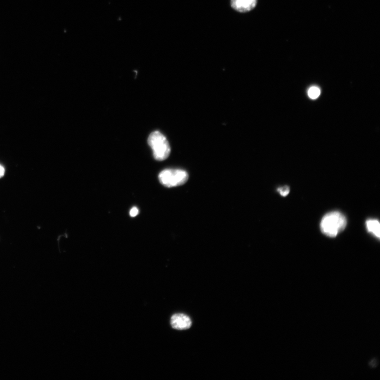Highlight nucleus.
<instances>
[{"label":"nucleus","mask_w":380,"mask_h":380,"mask_svg":"<svg viewBox=\"0 0 380 380\" xmlns=\"http://www.w3.org/2000/svg\"><path fill=\"white\" fill-rule=\"evenodd\" d=\"M321 94V91L317 87L314 86L310 88L308 91V95L312 99H316Z\"/></svg>","instance_id":"7"},{"label":"nucleus","mask_w":380,"mask_h":380,"mask_svg":"<svg viewBox=\"0 0 380 380\" xmlns=\"http://www.w3.org/2000/svg\"><path fill=\"white\" fill-rule=\"evenodd\" d=\"M189 179L188 173L180 169H166L158 175V179L163 186L173 188L185 185Z\"/></svg>","instance_id":"3"},{"label":"nucleus","mask_w":380,"mask_h":380,"mask_svg":"<svg viewBox=\"0 0 380 380\" xmlns=\"http://www.w3.org/2000/svg\"><path fill=\"white\" fill-rule=\"evenodd\" d=\"M376 365H377V361L375 359H372V361L370 363V366L372 368L376 367Z\"/></svg>","instance_id":"11"},{"label":"nucleus","mask_w":380,"mask_h":380,"mask_svg":"<svg viewBox=\"0 0 380 380\" xmlns=\"http://www.w3.org/2000/svg\"><path fill=\"white\" fill-rule=\"evenodd\" d=\"M278 191L281 195L286 196L289 194L290 190L288 187L285 186L282 188H279L278 189Z\"/></svg>","instance_id":"8"},{"label":"nucleus","mask_w":380,"mask_h":380,"mask_svg":"<svg viewBox=\"0 0 380 380\" xmlns=\"http://www.w3.org/2000/svg\"><path fill=\"white\" fill-rule=\"evenodd\" d=\"M148 144L153 150L154 158L157 161H164L169 156L171 152L169 143L161 132L152 133L148 138Z\"/></svg>","instance_id":"2"},{"label":"nucleus","mask_w":380,"mask_h":380,"mask_svg":"<svg viewBox=\"0 0 380 380\" xmlns=\"http://www.w3.org/2000/svg\"><path fill=\"white\" fill-rule=\"evenodd\" d=\"M366 225L369 232L372 233L376 237L379 238L380 226L377 220H369L366 222Z\"/></svg>","instance_id":"6"},{"label":"nucleus","mask_w":380,"mask_h":380,"mask_svg":"<svg viewBox=\"0 0 380 380\" xmlns=\"http://www.w3.org/2000/svg\"><path fill=\"white\" fill-rule=\"evenodd\" d=\"M5 174V169L3 166L0 165V178L4 176Z\"/></svg>","instance_id":"10"},{"label":"nucleus","mask_w":380,"mask_h":380,"mask_svg":"<svg viewBox=\"0 0 380 380\" xmlns=\"http://www.w3.org/2000/svg\"><path fill=\"white\" fill-rule=\"evenodd\" d=\"M138 213H139V210L136 207H133L130 212V216L133 218L137 216L138 214Z\"/></svg>","instance_id":"9"},{"label":"nucleus","mask_w":380,"mask_h":380,"mask_svg":"<svg viewBox=\"0 0 380 380\" xmlns=\"http://www.w3.org/2000/svg\"><path fill=\"white\" fill-rule=\"evenodd\" d=\"M171 325L174 329L185 330L191 328L192 321L190 318L185 314H176L171 318Z\"/></svg>","instance_id":"4"},{"label":"nucleus","mask_w":380,"mask_h":380,"mask_svg":"<svg viewBox=\"0 0 380 380\" xmlns=\"http://www.w3.org/2000/svg\"><path fill=\"white\" fill-rule=\"evenodd\" d=\"M257 0H231L233 9L239 12H247L255 8Z\"/></svg>","instance_id":"5"},{"label":"nucleus","mask_w":380,"mask_h":380,"mask_svg":"<svg viewBox=\"0 0 380 380\" xmlns=\"http://www.w3.org/2000/svg\"><path fill=\"white\" fill-rule=\"evenodd\" d=\"M347 218L342 213L333 211L327 214L321 223L322 232L330 237H335L346 227Z\"/></svg>","instance_id":"1"}]
</instances>
